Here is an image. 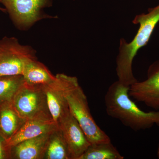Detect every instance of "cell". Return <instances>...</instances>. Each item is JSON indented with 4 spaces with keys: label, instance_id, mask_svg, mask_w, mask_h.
<instances>
[{
    "label": "cell",
    "instance_id": "1",
    "mask_svg": "<svg viewBox=\"0 0 159 159\" xmlns=\"http://www.w3.org/2000/svg\"><path fill=\"white\" fill-rule=\"evenodd\" d=\"M129 86L118 80L109 87L104 97L106 111L108 116L118 119L123 125L136 131L159 126V110L145 112L130 99Z\"/></svg>",
    "mask_w": 159,
    "mask_h": 159
},
{
    "label": "cell",
    "instance_id": "2",
    "mask_svg": "<svg viewBox=\"0 0 159 159\" xmlns=\"http://www.w3.org/2000/svg\"><path fill=\"white\" fill-rule=\"evenodd\" d=\"M148 11L147 13L138 15L133 20L134 24L139 25L134 39L130 43L124 39L120 40L116 71L118 81L127 86L138 81L133 73V61L138 51L148 43L159 22V4Z\"/></svg>",
    "mask_w": 159,
    "mask_h": 159
},
{
    "label": "cell",
    "instance_id": "3",
    "mask_svg": "<svg viewBox=\"0 0 159 159\" xmlns=\"http://www.w3.org/2000/svg\"><path fill=\"white\" fill-rule=\"evenodd\" d=\"M69 109L91 144L111 142L110 138L98 126L91 115L86 96L75 77L66 92Z\"/></svg>",
    "mask_w": 159,
    "mask_h": 159
},
{
    "label": "cell",
    "instance_id": "4",
    "mask_svg": "<svg viewBox=\"0 0 159 159\" xmlns=\"http://www.w3.org/2000/svg\"><path fill=\"white\" fill-rule=\"evenodd\" d=\"M11 104L18 115L25 121L38 118L52 119L43 86L29 85L25 82Z\"/></svg>",
    "mask_w": 159,
    "mask_h": 159
},
{
    "label": "cell",
    "instance_id": "5",
    "mask_svg": "<svg viewBox=\"0 0 159 159\" xmlns=\"http://www.w3.org/2000/svg\"><path fill=\"white\" fill-rule=\"evenodd\" d=\"M36 58L35 50L23 45L14 37L0 40V77L22 75L26 64Z\"/></svg>",
    "mask_w": 159,
    "mask_h": 159
},
{
    "label": "cell",
    "instance_id": "6",
    "mask_svg": "<svg viewBox=\"0 0 159 159\" xmlns=\"http://www.w3.org/2000/svg\"><path fill=\"white\" fill-rule=\"evenodd\" d=\"M15 25L25 30L43 19L54 18L43 9L52 6V0H1Z\"/></svg>",
    "mask_w": 159,
    "mask_h": 159
},
{
    "label": "cell",
    "instance_id": "7",
    "mask_svg": "<svg viewBox=\"0 0 159 159\" xmlns=\"http://www.w3.org/2000/svg\"><path fill=\"white\" fill-rule=\"evenodd\" d=\"M57 124L68 145L70 159H80L91 143L69 109Z\"/></svg>",
    "mask_w": 159,
    "mask_h": 159
},
{
    "label": "cell",
    "instance_id": "8",
    "mask_svg": "<svg viewBox=\"0 0 159 159\" xmlns=\"http://www.w3.org/2000/svg\"><path fill=\"white\" fill-rule=\"evenodd\" d=\"M146 79L129 86L130 97L149 107L159 110V60L152 64Z\"/></svg>",
    "mask_w": 159,
    "mask_h": 159
},
{
    "label": "cell",
    "instance_id": "9",
    "mask_svg": "<svg viewBox=\"0 0 159 159\" xmlns=\"http://www.w3.org/2000/svg\"><path fill=\"white\" fill-rule=\"evenodd\" d=\"M55 76L54 81L43 87L51 117L57 124L61 117L69 110L66 92L74 77L63 74Z\"/></svg>",
    "mask_w": 159,
    "mask_h": 159
},
{
    "label": "cell",
    "instance_id": "10",
    "mask_svg": "<svg viewBox=\"0 0 159 159\" xmlns=\"http://www.w3.org/2000/svg\"><path fill=\"white\" fill-rule=\"evenodd\" d=\"M52 119H34L27 120L14 135L8 141L7 145L11 148L20 142L32 139L42 134L52 131L57 127Z\"/></svg>",
    "mask_w": 159,
    "mask_h": 159
},
{
    "label": "cell",
    "instance_id": "11",
    "mask_svg": "<svg viewBox=\"0 0 159 159\" xmlns=\"http://www.w3.org/2000/svg\"><path fill=\"white\" fill-rule=\"evenodd\" d=\"M52 131L25 140L12 146L11 147V158L44 159L49 137Z\"/></svg>",
    "mask_w": 159,
    "mask_h": 159
},
{
    "label": "cell",
    "instance_id": "12",
    "mask_svg": "<svg viewBox=\"0 0 159 159\" xmlns=\"http://www.w3.org/2000/svg\"><path fill=\"white\" fill-rule=\"evenodd\" d=\"M22 75L25 82L31 85L44 86L54 81L56 78L37 58L29 60L25 66Z\"/></svg>",
    "mask_w": 159,
    "mask_h": 159
},
{
    "label": "cell",
    "instance_id": "13",
    "mask_svg": "<svg viewBox=\"0 0 159 159\" xmlns=\"http://www.w3.org/2000/svg\"><path fill=\"white\" fill-rule=\"evenodd\" d=\"M25 121L18 115L11 103L0 107V134L6 141L17 132Z\"/></svg>",
    "mask_w": 159,
    "mask_h": 159
},
{
    "label": "cell",
    "instance_id": "14",
    "mask_svg": "<svg viewBox=\"0 0 159 159\" xmlns=\"http://www.w3.org/2000/svg\"><path fill=\"white\" fill-rule=\"evenodd\" d=\"M44 159H70L68 145L58 127L51 132Z\"/></svg>",
    "mask_w": 159,
    "mask_h": 159
},
{
    "label": "cell",
    "instance_id": "15",
    "mask_svg": "<svg viewBox=\"0 0 159 159\" xmlns=\"http://www.w3.org/2000/svg\"><path fill=\"white\" fill-rule=\"evenodd\" d=\"M25 83L23 75L0 77V107L11 103Z\"/></svg>",
    "mask_w": 159,
    "mask_h": 159
},
{
    "label": "cell",
    "instance_id": "16",
    "mask_svg": "<svg viewBox=\"0 0 159 159\" xmlns=\"http://www.w3.org/2000/svg\"><path fill=\"white\" fill-rule=\"evenodd\" d=\"M111 142L91 144L80 159H123Z\"/></svg>",
    "mask_w": 159,
    "mask_h": 159
},
{
    "label": "cell",
    "instance_id": "17",
    "mask_svg": "<svg viewBox=\"0 0 159 159\" xmlns=\"http://www.w3.org/2000/svg\"><path fill=\"white\" fill-rule=\"evenodd\" d=\"M11 151L6 139L0 134V159L11 158Z\"/></svg>",
    "mask_w": 159,
    "mask_h": 159
},
{
    "label": "cell",
    "instance_id": "18",
    "mask_svg": "<svg viewBox=\"0 0 159 159\" xmlns=\"http://www.w3.org/2000/svg\"><path fill=\"white\" fill-rule=\"evenodd\" d=\"M0 10L2 11H3V12H6V9H4V8H1V7H0Z\"/></svg>",
    "mask_w": 159,
    "mask_h": 159
},
{
    "label": "cell",
    "instance_id": "19",
    "mask_svg": "<svg viewBox=\"0 0 159 159\" xmlns=\"http://www.w3.org/2000/svg\"><path fill=\"white\" fill-rule=\"evenodd\" d=\"M157 156L158 158L159 159V144L158 147L157 152Z\"/></svg>",
    "mask_w": 159,
    "mask_h": 159
},
{
    "label": "cell",
    "instance_id": "20",
    "mask_svg": "<svg viewBox=\"0 0 159 159\" xmlns=\"http://www.w3.org/2000/svg\"><path fill=\"white\" fill-rule=\"evenodd\" d=\"M1 0H0V3H1Z\"/></svg>",
    "mask_w": 159,
    "mask_h": 159
}]
</instances>
